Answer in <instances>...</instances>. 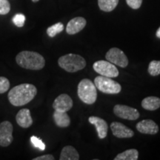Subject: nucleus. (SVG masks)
I'll list each match as a JSON object with an SVG mask.
<instances>
[{"label": "nucleus", "instance_id": "obj_27", "mask_svg": "<svg viewBox=\"0 0 160 160\" xmlns=\"http://www.w3.org/2000/svg\"><path fill=\"white\" fill-rule=\"evenodd\" d=\"M126 2L132 9L137 10L141 7L142 0H126Z\"/></svg>", "mask_w": 160, "mask_h": 160}, {"label": "nucleus", "instance_id": "obj_7", "mask_svg": "<svg viewBox=\"0 0 160 160\" xmlns=\"http://www.w3.org/2000/svg\"><path fill=\"white\" fill-rule=\"evenodd\" d=\"M107 61L125 68L128 65V59L125 53L117 48H112L107 52L105 55Z\"/></svg>", "mask_w": 160, "mask_h": 160}, {"label": "nucleus", "instance_id": "obj_5", "mask_svg": "<svg viewBox=\"0 0 160 160\" xmlns=\"http://www.w3.org/2000/svg\"><path fill=\"white\" fill-rule=\"evenodd\" d=\"M94 85L99 91L108 94H117L122 91V86L119 83L111 79V78L104 76H98L96 77Z\"/></svg>", "mask_w": 160, "mask_h": 160}, {"label": "nucleus", "instance_id": "obj_30", "mask_svg": "<svg viewBox=\"0 0 160 160\" xmlns=\"http://www.w3.org/2000/svg\"><path fill=\"white\" fill-rule=\"evenodd\" d=\"M32 2H39V0H31Z\"/></svg>", "mask_w": 160, "mask_h": 160}, {"label": "nucleus", "instance_id": "obj_13", "mask_svg": "<svg viewBox=\"0 0 160 160\" xmlns=\"http://www.w3.org/2000/svg\"><path fill=\"white\" fill-rule=\"evenodd\" d=\"M87 24L86 19L83 17H75L70 20L66 27V32L68 34L73 35L79 33L85 28Z\"/></svg>", "mask_w": 160, "mask_h": 160}, {"label": "nucleus", "instance_id": "obj_25", "mask_svg": "<svg viewBox=\"0 0 160 160\" xmlns=\"http://www.w3.org/2000/svg\"><path fill=\"white\" fill-rule=\"evenodd\" d=\"M10 82L6 77H0V93H4L9 90Z\"/></svg>", "mask_w": 160, "mask_h": 160}, {"label": "nucleus", "instance_id": "obj_6", "mask_svg": "<svg viewBox=\"0 0 160 160\" xmlns=\"http://www.w3.org/2000/svg\"><path fill=\"white\" fill-rule=\"evenodd\" d=\"M93 68L101 76L110 78H116L119 76V71L114 64L105 60H99L94 62Z\"/></svg>", "mask_w": 160, "mask_h": 160}, {"label": "nucleus", "instance_id": "obj_12", "mask_svg": "<svg viewBox=\"0 0 160 160\" xmlns=\"http://www.w3.org/2000/svg\"><path fill=\"white\" fill-rule=\"evenodd\" d=\"M137 129L141 133L153 135L159 132V126L153 120L145 119L137 124Z\"/></svg>", "mask_w": 160, "mask_h": 160}, {"label": "nucleus", "instance_id": "obj_9", "mask_svg": "<svg viewBox=\"0 0 160 160\" xmlns=\"http://www.w3.org/2000/svg\"><path fill=\"white\" fill-rule=\"evenodd\" d=\"M13 128L8 121H4L0 123V146L8 147L13 142Z\"/></svg>", "mask_w": 160, "mask_h": 160}, {"label": "nucleus", "instance_id": "obj_3", "mask_svg": "<svg viewBox=\"0 0 160 160\" xmlns=\"http://www.w3.org/2000/svg\"><path fill=\"white\" fill-rule=\"evenodd\" d=\"M58 65L61 68L69 73H75L85 68L86 61L82 57L74 53H68L59 57Z\"/></svg>", "mask_w": 160, "mask_h": 160}, {"label": "nucleus", "instance_id": "obj_17", "mask_svg": "<svg viewBox=\"0 0 160 160\" xmlns=\"http://www.w3.org/2000/svg\"><path fill=\"white\" fill-rule=\"evenodd\" d=\"M60 160H79V154L75 148L67 145L64 147L61 151L59 157Z\"/></svg>", "mask_w": 160, "mask_h": 160}, {"label": "nucleus", "instance_id": "obj_23", "mask_svg": "<svg viewBox=\"0 0 160 160\" xmlns=\"http://www.w3.org/2000/svg\"><path fill=\"white\" fill-rule=\"evenodd\" d=\"M12 22L18 28L23 27L25 22V16L22 13H17L12 18Z\"/></svg>", "mask_w": 160, "mask_h": 160}, {"label": "nucleus", "instance_id": "obj_20", "mask_svg": "<svg viewBox=\"0 0 160 160\" xmlns=\"http://www.w3.org/2000/svg\"><path fill=\"white\" fill-rule=\"evenodd\" d=\"M119 3V0H98V5L100 10L105 12L113 11Z\"/></svg>", "mask_w": 160, "mask_h": 160}, {"label": "nucleus", "instance_id": "obj_19", "mask_svg": "<svg viewBox=\"0 0 160 160\" xmlns=\"http://www.w3.org/2000/svg\"><path fill=\"white\" fill-rule=\"evenodd\" d=\"M139 152L136 149H129L120 153L114 158V160H137Z\"/></svg>", "mask_w": 160, "mask_h": 160}, {"label": "nucleus", "instance_id": "obj_26", "mask_svg": "<svg viewBox=\"0 0 160 160\" xmlns=\"http://www.w3.org/2000/svg\"><path fill=\"white\" fill-rule=\"evenodd\" d=\"M31 142L34 147L37 148L41 150V151H44L45 149V143L41 139H39V138L35 137V136H32L31 137Z\"/></svg>", "mask_w": 160, "mask_h": 160}, {"label": "nucleus", "instance_id": "obj_8", "mask_svg": "<svg viewBox=\"0 0 160 160\" xmlns=\"http://www.w3.org/2000/svg\"><path fill=\"white\" fill-rule=\"evenodd\" d=\"M113 113L117 117L123 119L137 120L139 118L138 110L124 105H116L113 108Z\"/></svg>", "mask_w": 160, "mask_h": 160}, {"label": "nucleus", "instance_id": "obj_16", "mask_svg": "<svg viewBox=\"0 0 160 160\" xmlns=\"http://www.w3.org/2000/svg\"><path fill=\"white\" fill-rule=\"evenodd\" d=\"M54 122L59 128H67L71 124V119L67 112L55 111L53 115Z\"/></svg>", "mask_w": 160, "mask_h": 160}, {"label": "nucleus", "instance_id": "obj_11", "mask_svg": "<svg viewBox=\"0 0 160 160\" xmlns=\"http://www.w3.org/2000/svg\"><path fill=\"white\" fill-rule=\"evenodd\" d=\"M111 129L113 136L119 139L124 138H131L134 136V132L122 123L118 122H113L111 124Z\"/></svg>", "mask_w": 160, "mask_h": 160}, {"label": "nucleus", "instance_id": "obj_29", "mask_svg": "<svg viewBox=\"0 0 160 160\" xmlns=\"http://www.w3.org/2000/svg\"><path fill=\"white\" fill-rule=\"evenodd\" d=\"M156 36L159 38V39H160V27L158 28V30L157 31V33H156Z\"/></svg>", "mask_w": 160, "mask_h": 160}, {"label": "nucleus", "instance_id": "obj_2", "mask_svg": "<svg viewBox=\"0 0 160 160\" xmlns=\"http://www.w3.org/2000/svg\"><path fill=\"white\" fill-rule=\"evenodd\" d=\"M16 62L20 67L25 69L39 71L45 65V60L39 53L35 51H23L16 57Z\"/></svg>", "mask_w": 160, "mask_h": 160}, {"label": "nucleus", "instance_id": "obj_1", "mask_svg": "<svg viewBox=\"0 0 160 160\" xmlns=\"http://www.w3.org/2000/svg\"><path fill=\"white\" fill-rule=\"evenodd\" d=\"M37 89L32 84L24 83L13 87L8 95L10 103L16 107L27 105L34 99Z\"/></svg>", "mask_w": 160, "mask_h": 160}, {"label": "nucleus", "instance_id": "obj_28", "mask_svg": "<svg viewBox=\"0 0 160 160\" xmlns=\"http://www.w3.org/2000/svg\"><path fill=\"white\" fill-rule=\"evenodd\" d=\"M55 158L53 157V155L51 154H46L40 157L33 158V160H54Z\"/></svg>", "mask_w": 160, "mask_h": 160}, {"label": "nucleus", "instance_id": "obj_18", "mask_svg": "<svg viewBox=\"0 0 160 160\" xmlns=\"http://www.w3.org/2000/svg\"><path fill=\"white\" fill-rule=\"evenodd\" d=\"M142 107L147 111H156L160 108V99L157 97H148L142 101Z\"/></svg>", "mask_w": 160, "mask_h": 160}, {"label": "nucleus", "instance_id": "obj_4", "mask_svg": "<svg viewBox=\"0 0 160 160\" xmlns=\"http://www.w3.org/2000/svg\"><path fill=\"white\" fill-rule=\"evenodd\" d=\"M77 93L80 100L87 105H93L97 101V88L94 83L88 79H84L80 81L78 85Z\"/></svg>", "mask_w": 160, "mask_h": 160}, {"label": "nucleus", "instance_id": "obj_15", "mask_svg": "<svg viewBox=\"0 0 160 160\" xmlns=\"http://www.w3.org/2000/svg\"><path fill=\"white\" fill-rule=\"evenodd\" d=\"M16 120L18 125L23 128H28L33 125V119L29 109L24 108L20 110L16 116Z\"/></svg>", "mask_w": 160, "mask_h": 160}, {"label": "nucleus", "instance_id": "obj_22", "mask_svg": "<svg viewBox=\"0 0 160 160\" xmlns=\"http://www.w3.org/2000/svg\"><path fill=\"white\" fill-rule=\"evenodd\" d=\"M149 74L152 77H157L160 74V61L153 60L150 62L148 69Z\"/></svg>", "mask_w": 160, "mask_h": 160}, {"label": "nucleus", "instance_id": "obj_21", "mask_svg": "<svg viewBox=\"0 0 160 160\" xmlns=\"http://www.w3.org/2000/svg\"><path fill=\"white\" fill-rule=\"evenodd\" d=\"M64 30V25L61 22H58L54 25H51L47 29V34L48 37L53 38L57 36V34L62 32Z\"/></svg>", "mask_w": 160, "mask_h": 160}, {"label": "nucleus", "instance_id": "obj_10", "mask_svg": "<svg viewBox=\"0 0 160 160\" xmlns=\"http://www.w3.org/2000/svg\"><path fill=\"white\" fill-rule=\"evenodd\" d=\"M73 100L69 95L66 93L60 94L56 98L53 103V108L55 111L67 112L73 108Z\"/></svg>", "mask_w": 160, "mask_h": 160}, {"label": "nucleus", "instance_id": "obj_14", "mask_svg": "<svg viewBox=\"0 0 160 160\" xmlns=\"http://www.w3.org/2000/svg\"><path fill=\"white\" fill-rule=\"evenodd\" d=\"M89 122L95 125L98 133V137L100 139H105L107 137L108 126L105 120L97 117H91L88 119Z\"/></svg>", "mask_w": 160, "mask_h": 160}, {"label": "nucleus", "instance_id": "obj_24", "mask_svg": "<svg viewBox=\"0 0 160 160\" xmlns=\"http://www.w3.org/2000/svg\"><path fill=\"white\" fill-rule=\"evenodd\" d=\"M11 11V4L8 0H0V15H6Z\"/></svg>", "mask_w": 160, "mask_h": 160}]
</instances>
